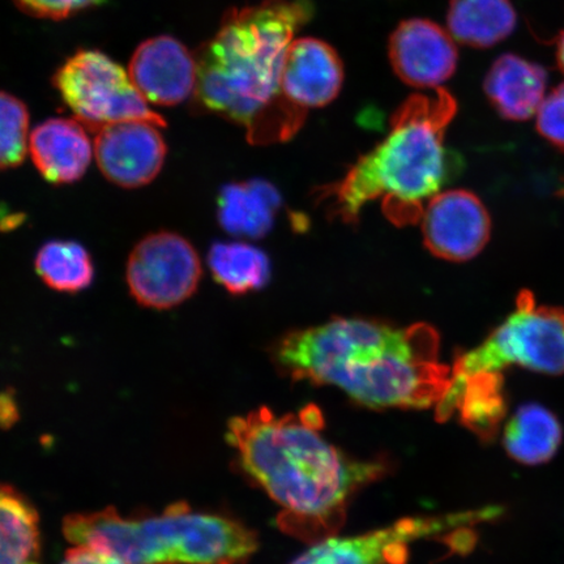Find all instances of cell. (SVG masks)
I'll return each instance as SVG.
<instances>
[{
  "label": "cell",
  "mask_w": 564,
  "mask_h": 564,
  "mask_svg": "<svg viewBox=\"0 0 564 564\" xmlns=\"http://www.w3.org/2000/svg\"><path fill=\"white\" fill-rule=\"evenodd\" d=\"M506 408L502 372H479L451 379L446 397L436 405V415L444 421L457 412L471 432L490 438L505 419Z\"/></svg>",
  "instance_id": "cell-17"
},
{
  "label": "cell",
  "mask_w": 564,
  "mask_h": 564,
  "mask_svg": "<svg viewBox=\"0 0 564 564\" xmlns=\"http://www.w3.org/2000/svg\"><path fill=\"white\" fill-rule=\"evenodd\" d=\"M35 270L45 284L56 292L84 291L94 281L95 268L84 247L70 241L42 246L35 258Z\"/></svg>",
  "instance_id": "cell-23"
},
{
  "label": "cell",
  "mask_w": 564,
  "mask_h": 564,
  "mask_svg": "<svg viewBox=\"0 0 564 564\" xmlns=\"http://www.w3.org/2000/svg\"><path fill=\"white\" fill-rule=\"evenodd\" d=\"M54 86L77 121L91 132L129 121L166 126L133 86L129 73L101 52L70 56L55 74Z\"/></svg>",
  "instance_id": "cell-7"
},
{
  "label": "cell",
  "mask_w": 564,
  "mask_h": 564,
  "mask_svg": "<svg viewBox=\"0 0 564 564\" xmlns=\"http://www.w3.org/2000/svg\"><path fill=\"white\" fill-rule=\"evenodd\" d=\"M556 61H558V66L563 70L564 74V33L556 44Z\"/></svg>",
  "instance_id": "cell-29"
},
{
  "label": "cell",
  "mask_w": 564,
  "mask_h": 564,
  "mask_svg": "<svg viewBox=\"0 0 564 564\" xmlns=\"http://www.w3.org/2000/svg\"><path fill=\"white\" fill-rule=\"evenodd\" d=\"M343 83V62L333 46L312 37L292 41L280 77L288 100L306 110L323 108L340 94Z\"/></svg>",
  "instance_id": "cell-14"
},
{
  "label": "cell",
  "mask_w": 564,
  "mask_h": 564,
  "mask_svg": "<svg viewBox=\"0 0 564 564\" xmlns=\"http://www.w3.org/2000/svg\"><path fill=\"white\" fill-rule=\"evenodd\" d=\"M200 259L187 239L156 232L140 241L127 263V284L140 305L158 310L181 305L196 292Z\"/></svg>",
  "instance_id": "cell-8"
},
{
  "label": "cell",
  "mask_w": 564,
  "mask_h": 564,
  "mask_svg": "<svg viewBox=\"0 0 564 564\" xmlns=\"http://www.w3.org/2000/svg\"><path fill=\"white\" fill-rule=\"evenodd\" d=\"M475 513L419 517L355 538H328L292 564H405L414 542L468 524Z\"/></svg>",
  "instance_id": "cell-9"
},
{
  "label": "cell",
  "mask_w": 564,
  "mask_h": 564,
  "mask_svg": "<svg viewBox=\"0 0 564 564\" xmlns=\"http://www.w3.org/2000/svg\"><path fill=\"white\" fill-rule=\"evenodd\" d=\"M440 348V334L425 323L399 328L337 317L282 337L273 355L288 377L340 388L365 406L422 409L438 405L453 379Z\"/></svg>",
  "instance_id": "cell-1"
},
{
  "label": "cell",
  "mask_w": 564,
  "mask_h": 564,
  "mask_svg": "<svg viewBox=\"0 0 564 564\" xmlns=\"http://www.w3.org/2000/svg\"><path fill=\"white\" fill-rule=\"evenodd\" d=\"M322 426L315 406L285 415L259 408L232 419L228 429L242 469L281 507V528L308 541L330 538L352 494L386 470L344 455L323 438Z\"/></svg>",
  "instance_id": "cell-2"
},
{
  "label": "cell",
  "mask_w": 564,
  "mask_h": 564,
  "mask_svg": "<svg viewBox=\"0 0 564 564\" xmlns=\"http://www.w3.org/2000/svg\"><path fill=\"white\" fill-rule=\"evenodd\" d=\"M39 547V517L9 486H0V564H30Z\"/></svg>",
  "instance_id": "cell-22"
},
{
  "label": "cell",
  "mask_w": 564,
  "mask_h": 564,
  "mask_svg": "<svg viewBox=\"0 0 564 564\" xmlns=\"http://www.w3.org/2000/svg\"><path fill=\"white\" fill-rule=\"evenodd\" d=\"M423 242L436 258L467 262L489 242L491 218L479 197L448 189L427 203L422 218Z\"/></svg>",
  "instance_id": "cell-10"
},
{
  "label": "cell",
  "mask_w": 564,
  "mask_h": 564,
  "mask_svg": "<svg viewBox=\"0 0 564 564\" xmlns=\"http://www.w3.org/2000/svg\"><path fill=\"white\" fill-rule=\"evenodd\" d=\"M562 436V426L554 413L532 403L520 406L507 422L503 443L513 460L539 465L552 460Z\"/></svg>",
  "instance_id": "cell-20"
},
{
  "label": "cell",
  "mask_w": 564,
  "mask_h": 564,
  "mask_svg": "<svg viewBox=\"0 0 564 564\" xmlns=\"http://www.w3.org/2000/svg\"><path fill=\"white\" fill-rule=\"evenodd\" d=\"M13 2L31 17L61 20L101 3L102 0H13Z\"/></svg>",
  "instance_id": "cell-26"
},
{
  "label": "cell",
  "mask_w": 564,
  "mask_h": 564,
  "mask_svg": "<svg viewBox=\"0 0 564 564\" xmlns=\"http://www.w3.org/2000/svg\"><path fill=\"white\" fill-rule=\"evenodd\" d=\"M30 564H37V563L32 562V563H30Z\"/></svg>",
  "instance_id": "cell-30"
},
{
  "label": "cell",
  "mask_w": 564,
  "mask_h": 564,
  "mask_svg": "<svg viewBox=\"0 0 564 564\" xmlns=\"http://www.w3.org/2000/svg\"><path fill=\"white\" fill-rule=\"evenodd\" d=\"M30 115L25 105L0 91V169L15 167L30 150Z\"/></svg>",
  "instance_id": "cell-24"
},
{
  "label": "cell",
  "mask_w": 564,
  "mask_h": 564,
  "mask_svg": "<svg viewBox=\"0 0 564 564\" xmlns=\"http://www.w3.org/2000/svg\"><path fill=\"white\" fill-rule=\"evenodd\" d=\"M535 116L540 135L564 152V83L545 97Z\"/></svg>",
  "instance_id": "cell-25"
},
{
  "label": "cell",
  "mask_w": 564,
  "mask_h": 564,
  "mask_svg": "<svg viewBox=\"0 0 564 564\" xmlns=\"http://www.w3.org/2000/svg\"><path fill=\"white\" fill-rule=\"evenodd\" d=\"M62 564H126L115 555L86 546H75Z\"/></svg>",
  "instance_id": "cell-27"
},
{
  "label": "cell",
  "mask_w": 564,
  "mask_h": 564,
  "mask_svg": "<svg viewBox=\"0 0 564 564\" xmlns=\"http://www.w3.org/2000/svg\"><path fill=\"white\" fill-rule=\"evenodd\" d=\"M208 264L218 284L231 294L260 291L271 279L270 258L249 243H215L210 247Z\"/></svg>",
  "instance_id": "cell-21"
},
{
  "label": "cell",
  "mask_w": 564,
  "mask_h": 564,
  "mask_svg": "<svg viewBox=\"0 0 564 564\" xmlns=\"http://www.w3.org/2000/svg\"><path fill=\"white\" fill-rule=\"evenodd\" d=\"M509 366L564 373V310L538 306L531 292H521L517 310L479 347L456 357L453 378L502 372Z\"/></svg>",
  "instance_id": "cell-6"
},
{
  "label": "cell",
  "mask_w": 564,
  "mask_h": 564,
  "mask_svg": "<svg viewBox=\"0 0 564 564\" xmlns=\"http://www.w3.org/2000/svg\"><path fill=\"white\" fill-rule=\"evenodd\" d=\"M158 124L129 121L96 132L95 154L102 174L124 188L148 185L156 178L166 158Z\"/></svg>",
  "instance_id": "cell-11"
},
{
  "label": "cell",
  "mask_w": 564,
  "mask_h": 564,
  "mask_svg": "<svg viewBox=\"0 0 564 564\" xmlns=\"http://www.w3.org/2000/svg\"><path fill=\"white\" fill-rule=\"evenodd\" d=\"M30 152L46 181L73 183L87 172L94 150L86 127L77 119L54 118L32 131Z\"/></svg>",
  "instance_id": "cell-15"
},
{
  "label": "cell",
  "mask_w": 564,
  "mask_h": 564,
  "mask_svg": "<svg viewBox=\"0 0 564 564\" xmlns=\"http://www.w3.org/2000/svg\"><path fill=\"white\" fill-rule=\"evenodd\" d=\"M68 541L126 564H242L257 553V533L238 521L175 505L158 517L124 519L116 511L73 514Z\"/></svg>",
  "instance_id": "cell-5"
},
{
  "label": "cell",
  "mask_w": 564,
  "mask_h": 564,
  "mask_svg": "<svg viewBox=\"0 0 564 564\" xmlns=\"http://www.w3.org/2000/svg\"><path fill=\"white\" fill-rule=\"evenodd\" d=\"M129 75L148 104L174 106L195 95L197 65L182 42L160 35L137 48Z\"/></svg>",
  "instance_id": "cell-13"
},
{
  "label": "cell",
  "mask_w": 564,
  "mask_h": 564,
  "mask_svg": "<svg viewBox=\"0 0 564 564\" xmlns=\"http://www.w3.org/2000/svg\"><path fill=\"white\" fill-rule=\"evenodd\" d=\"M547 73L519 55L505 54L492 63L484 89L494 108L509 121H528L545 100Z\"/></svg>",
  "instance_id": "cell-16"
},
{
  "label": "cell",
  "mask_w": 564,
  "mask_h": 564,
  "mask_svg": "<svg viewBox=\"0 0 564 564\" xmlns=\"http://www.w3.org/2000/svg\"><path fill=\"white\" fill-rule=\"evenodd\" d=\"M313 11L312 0H263L230 10L195 54L200 108L243 126L252 145L292 139L307 110L282 95L280 77L289 45Z\"/></svg>",
  "instance_id": "cell-3"
},
{
  "label": "cell",
  "mask_w": 564,
  "mask_h": 564,
  "mask_svg": "<svg viewBox=\"0 0 564 564\" xmlns=\"http://www.w3.org/2000/svg\"><path fill=\"white\" fill-rule=\"evenodd\" d=\"M391 65L406 86L441 88L455 74L458 54L453 39L432 20L411 19L401 23L388 44Z\"/></svg>",
  "instance_id": "cell-12"
},
{
  "label": "cell",
  "mask_w": 564,
  "mask_h": 564,
  "mask_svg": "<svg viewBox=\"0 0 564 564\" xmlns=\"http://www.w3.org/2000/svg\"><path fill=\"white\" fill-rule=\"evenodd\" d=\"M281 208L282 197L272 183H230L218 196V221L231 236L263 238L272 230Z\"/></svg>",
  "instance_id": "cell-18"
},
{
  "label": "cell",
  "mask_w": 564,
  "mask_h": 564,
  "mask_svg": "<svg viewBox=\"0 0 564 564\" xmlns=\"http://www.w3.org/2000/svg\"><path fill=\"white\" fill-rule=\"evenodd\" d=\"M457 102L446 88L413 95L391 118L387 138L358 159L344 178L321 188L330 216L356 224L366 204L383 199L388 220L405 227L421 221L423 204L438 195L449 173L444 135Z\"/></svg>",
  "instance_id": "cell-4"
},
{
  "label": "cell",
  "mask_w": 564,
  "mask_h": 564,
  "mask_svg": "<svg viewBox=\"0 0 564 564\" xmlns=\"http://www.w3.org/2000/svg\"><path fill=\"white\" fill-rule=\"evenodd\" d=\"M517 24L511 0H451L448 31L463 45L496 46L513 33Z\"/></svg>",
  "instance_id": "cell-19"
},
{
  "label": "cell",
  "mask_w": 564,
  "mask_h": 564,
  "mask_svg": "<svg viewBox=\"0 0 564 564\" xmlns=\"http://www.w3.org/2000/svg\"><path fill=\"white\" fill-rule=\"evenodd\" d=\"M17 405L10 394L0 397V423H10L17 419Z\"/></svg>",
  "instance_id": "cell-28"
}]
</instances>
